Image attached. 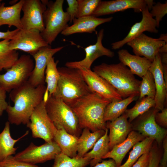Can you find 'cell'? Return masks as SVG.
Returning <instances> with one entry per match:
<instances>
[{"label":"cell","mask_w":167,"mask_h":167,"mask_svg":"<svg viewBox=\"0 0 167 167\" xmlns=\"http://www.w3.org/2000/svg\"><path fill=\"white\" fill-rule=\"evenodd\" d=\"M46 88L44 84L34 87L27 81L12 90L10 97L14 105H9L6 110L10 123L26 125L35 108L43 100Z\"/></svg>","instance_id":"obj_1"},{"label":"cell","mask_w":167,"mask_h":167,"mask_svg":"<svg viewBox=\"0 0 167 167\" xmlns=\"http://www.w3.org/2000/svg\"><path fill=\"white\" fill-rule=\"evenodd\" d=\"M111 102L97 93H91L71 107L77 118L80 128H87L92 132L105 131L107 128L104 120V112Z\"/></svg>","instance_id":"obj_2"},{"label":"cell","mask_w":167,"mask_h":167,"mask_svg":"<svg viewBox=\"0 0 167 167\" xmlns=\"http://www.w3.org/2000/svg\"><path fill=\"white\" fill-rule=\"evenodd\" d=\"M93 71L108 81L122 98L139 97L141 81L122 63L109 64L103 63L93 67Z\"/></svg>","instance_id":"obj_3"},{"label":"cell","mask_w":167,"mask_h":167,"mask_svg":"<svg viewBox=\"0 0 167 167\" xmlns=\"http://www.w3.org/2000/svg\"><path fill=\"white\" fill-rule=\"evenodd\" d=\"M58 69L59 78L52 96L71 107L82 97L92 93L79 69L66 67Z\"/></svg>","instance_id":"obj_4"},{"label":"cell","mask_w":167,"mask_h":167,"mask_svg":"<svg viewBox=\"0 0 167 167\" xmlns=\"http://www.w3.org/2000/svg\"><path fill=\"white\" fill-rule=\"evenodd\" d=\"M47 114L57 129L63 127L69 133L79 137L81 133L77 118L71 107L52 96L45 102Z\"/></svg>","instance_id":"obj_5"},{"label":"cell","mask_w":167,"mask_h":167,"mask_svg":"<svg viewBox=\"0 0 167 167\" xmlns=\"http://www.w3.org/2000/svg\"><path fill=\"white\" fill-rule=\"evenodd\" d=\"M63 0L48 1L43 15L44 26L41 34L44 41L50 45L59 33L68 26L70 17L63 9Z\"/></svg>","instance_id":"obj_6"},{"label":"cell","mask_w":167,"mask_h":167,"mask_svg":"<svg viewBox=\"0 0 167 167\" xmlns=\"http://www.w3.org/2000/svg\"><path fill=\"white\" fill-rule=\"evenodd\" d=\"M34 66L30 55H21L5 73L0 74V87L10 92L20 86L28 81Z\"/></svg>","instance_id":"obj_7"},{"label":"cell","mask_w":167,"mask_h":167,"mask_svg":"<svg viewBox=\"0 0 167 167\" xmlns=\"http://www.w3.org/2000/svg\"><path fill=\"white\" fill-rule=\"evenodd\" d=\"M61 152L57 143L54 140L45 142L40 146L30 143L29 146L14 156L16 160L27 163L35 165L54 159Z\"/></svg>","instance_id":"obj_8"},{"label":"cell","mask_w":167,"mask_h":167,"mask_svg":"<svg viewBox=\"0 0 167 167\" xmlns=\"http://www.w3.org/2000/svg\"><path fill=\"white\" fill-rule=\"evenodd\" d=\"M26 126L31 130L33 138L42 139L46 142L54 140L57 129L47 114L44 100L33 111Z\"/></svg>","instance_id":"obj_9"},{"label":"cell","mask_w":167,"mask_h":167,"mask_svg":"<svg viewBox=\"0 0 167 167\" xmlns=\"http://www.w3.org/2000/svg\"><path fill=\"white\" fill-rule=\"evenodd\" d=\"M49 45L42 37L40 32L34 29L19 30L9 43L10 49L20 50L31 55L41 48Z\"/></svg>","instance_id":"obj_10"},{"label":"cell","mask_w":167,"mask_h":167,"mask_svg":"<svg viewBox=\"0 0 167 167\" xmlns=\"http://www.w3.org/2000/svg\"><path fill=\"white\" fill-rule=\"evenodd\" d=\"M46 0H24L21 18L23 29H36L41 32L44 29L43 15L47 7Z\"/></svg>","instance_id":"obj_11"},{"label":"cell","mask_w":167,"mask_h":167,"mask_svg":"<svg viewBox=\"0 0 167 167\" xmlns=\"http://www.w3.org/2000/svg\"><path fill=\"white\" fill-rule=\"evenodd\" d=\"M104 36V29H101L97 34V39L95 44L84 48L85 52L84 58L79 61L66 62V66L79 70L83 68L91 69L92 63L98 58L104 56L113 57L115 55L114 53L102 45V40Z\"/></svg>","instance_id":"obj_12"},{"label":"cell","mask_w":167,"mask_h":167,"mask_svg":"<svg viewBox=\"0 0 167 167\" xmlns=\"http://www.w3.org/2000/svg\"><path fill=\"white\" fill-rule=\"evenodd\" d=\"M64 47L62 46L52 48L49 45L41 48L36 52L31 54L35 63L34 68L28 81L31 85L36 87L44 84L45 74L49 60Z\"/></svg>","instance_id":"obj_13"},{"label":"cell","mask_w":167,"mask_h":167,"mask_svg":"<svg viewBox=\"0 0 167 167\" xmlns=\"http://www.w3.org/2000/svg\"><path fill=\"white\" fill-rule=\"evenodd\" d=\"M86 82L92 93L98 94L111 101H120L122 98L106 79L91 69H79Z\"/></svg>","instance_id":"obj_14"},{"label":"cell","mask_w":167,"mask_h":167,"mask_svg":"<svg viewBox=\"0 0 167 167\" xmlns=\"http://www.w3.org/2000/svg\"><path fill=\"white\" fill-rule=\"evenodd\" d=\"M166 43L158 38L149 37L143 33L127 43L135 55L143 56L151 62L159 53L160 48Z\"/></svg>","instance_id":"obj_15"},{"label":"cell","mask_w":167,"mask_h":167,"mask_svg":"<svg viewBox=\"0 0 167 167\" xmlns=\"http://www.w3.org/2000/svg\"><path fill=\"white\" fill-rule=\"evenodd\" d=\"M142 13L141 20L132 26L127 35L122 40L112 43L111 45L112 49H120L144 32L155 33L158 32L156 28V21L150 14L147 6L143 10Z\"/></svg>","instance_id":"obj_16"},{"label":"cell","mask_w":167,"mask_h":167,"mask_svg":"<svg viewBox=\"0 0 167 167\" xmlns=\"http://www.w3.org/2000/svg\"><path fill=\"white\" fill-rule=\"evenodd\" d=\"M146 6L145 0H101L92 15L98 17L130 9L135 12H142Z\"/></svg>","instance_id":"obj_17"},{"label":"cell","mask_w":167,"mask_h":167,"mask_svg":"<svg viewBox=\"0 0 167 167\" xmlns=\"http://www.w3.org/2000/svg\"><path fill=\"white\" fill-rule=\"evenodd\" d=\"M143 114L136 126V130L144 137L156 140L159 144L165 138L166 130L156 122L155 116L158 110L154 108Z\"/></svg>","instance_id":"obj_18"},{"label":"cell","mask_w":167,"mask_h":167,"mask_svg":"<svg viewBox=\"0 0 167 167\" xmlns=\"http://www.w3.org/2000/svg\"><path fill=\"white\" fill-rule=\"evenodd\" d=\"M152 74L155 82L156 92L154 98L155 108L161 110L164 108L167 98V84L165 81L163 71V66L160 54L158 53L152 62L148 70Z\"/></svg>","instance_id":"obj_19"},{"label":"cell","mask_w":167,"mask_h":167,"mask_svg":"<svg viewBox=\"0 0 167 167\" xmlns=\"http://www.w3.org/2000/svg\"><path fill=\"white\" fill-rule=\"evenodd\" d=\"M113 19L112 17L101 18L93 15L76 18L73 21V24L68 26L61 34L68 36L78 33H92L96 31V28L98 26L109 22Z\"/></svg>","instance_id":"obj_20"},{"label":"cell","mask_w":167,"mask_h":167,"mask_svg":"<svg viewBox=\"0 0 167 167\" xmlns=\"http://www.w3.org/2000/svg\"><path fill=\"white\" fill-rule=\"evenodd\" d=\"M127 118L124 113L115 119L108 121L106 126L109 130V150L115 145L124 141L131 131V124Z\"/></svg>","instance_id":"obj_21"},{"label":"cell","mask_w":167,"mask_h":167,"mask_svg":"<svg viewBox=\"0 0 167 167\" xmlns=\"http://www.w3.org/2000/svg\"><path fill=\"white\" fill-rule=\"evenodd\" d=\"M144 137L135 131H131L124 141L114 146L102 159L111 158L114 161L117 167L120 166L123 159L130 150Z\"/></svg>","instance_id":"obj_22"},{"label":"cell","mask_w":167,"mask_h":167,"mask_svg":"<svg viewBox=\"0 0 167 167\" xmlns=\"http://www.w3.org/2000/svg\"><path fill=\"white\" fill-rule=\"evenodd\" d=\"M118 54L120 62L128 66L134 75L141 78L148 71L152 63L145 58L132 55L126 49H121Z\"/></svg>","instance_id":"obj_23"},{"label":"cell","mask_w":167,"mask_h":167,"mask_svg":"<svg viewBox=\"0 0 167 167\" xmlns=\"http://www.w3.org/2000/svg\"><path fill=\"white\" fill-rule=\"evenodd\" d=\"M78 138L68 133L62 127L56 129L54 134V140L59 146L61 153L71 158L77 155Z\"/></svg>","instance_id":"obj_24"},{"label":"cell","mask_w":167,"mask_h":167,"mask_svg":"<svg viewBox=\"0 0 167 167\" xmlns=\"http://www.w3.org/2000/svg\"><path fill=\"white\" fill-rule=\"evenodd\" d=\"M24 2V0H20L15 4L7 6L2 3L0 7V26L6 25L9 28L14 26L17 29H23L20 14Z\"/></svg>","instance_id":"obj_25"},{"label":"cell","mask_w":167,"mask_h":167,"mask_svg":"<svg viewBox=\"0 0 167 167\" xmlns=\"http://www.w3.org/2000/svg\"><path fill=\"white\" fill-rule=\"evenodd\" d=\"M10 124L7 121L3 130L0 133V161L15 154L17 148L14 147L15 144L29 134V131H27L17 139H13L10 134Z\"/></svg>","instance_id":"obj_26"},{"label":"cell","mask_w":167,"mask_h":167,"mask_svg":"<svg viewBox=\"0 0 167 167\" xmlns=\"http://www.w3.org/2000/svg\"><path fill=\"white\" fill-rule=\"evenodd\" d=\"M105 131L101 130L91 132L87 128H84L78 138L77 143V158L83 157L92 149L97 141L105 134Z\"/></svg>","instance_id":"obj_27"},{"label":"cell","mask_w":167,"mask_h":167,"mask_svg":"<svg viewBox=\"0 0 167 167\" xmlns=\"http://www.w3.org/2000/svg\"><path fill=\"white\" fill-rule=\"evenodd\" d=\"M108 132V129L107 128L104 135L97 141L92 150L83 156L91 160L89 164L91 167L99 163L109 151Z\"/></svg>","instance_id":"obj_28"},{"label":"cell","mask_w":167,"mask_h":167,"mask_svg":"<svg viewBox=\"0 0 167 167\" xmlns=\"http://www.w3.org/2000/svg\"><path fill=\"white\" fill-rule=\"evenodd\" d=\"M58 61L55 62L54 57L48 60L45 71V81L47 84L46 90L43 100L45 102L48 97L52 96L55 92L59 74L57 67Z\"/></svg>","instance_id":"obj_29"},{"label":"cell","mask_w":167,"mask_h":167,"mask_svg":"<svg viewBox=\"0 0 167 167\" xmlns=\"http://www.w3.org/2000/svg\"><path fill=\"white\" fill-rule=\"evenodd\" d=\"M138 97L133 96L121 100L111 101L105 109L104 116L105 121H111L121 116L125 113L128 106Z\"/></svg>","instance_id":"obj_30"},{"label":"cell","mask_w":167,"mask_h":167,"mask_svg":"<svg viewBox=\"0 0 167 167\" xmlns=\"http://www.w3.org/2000/svg\"><path fill=\"white\" fill-rule=\"evenodd\" d=\"M10 41L4 40L0 41V72L10 68L19 58V53L16 50L9 49Z\"/></svg>","instance_id":"obj_31"},{"label":"cell","mask_w":167,"mask_h":167,"mask_svg":"<svg viewBox=\"0 0 167 167\" xmlns=\"http://www.w3.org/2000/svg\"><path fill=\"white\" fill-rule=\"evenodd\" d=\"M154 140L149 138L146 137L135 144L133 147L126 161L118 167H132L142 155L150 151Z\"/></svg>","instance_id":"obj_32"},{"label":"cell","mask_w":167,"mask_h":167,"mask_svg":"<svg viewBox=\"0 0 167 167\" xmlns=\"http://www.w3.org/2000/svg\"><path fill=\"white\" fill-rule=\"evenodd\" d=\"M155 102L154 99L145 96L139 99L132 108L126 109L125 113L130 122L135 118L148 112L151 108L155 107Z\"/></svg>","instance_id":"obj_33"},{"label":"cell","mask_w":167,"mask_h":167,"mask_svg":"<svg viewBox=\"0 0 167 167\" xmlns=\"http://www.w3.org/2000/svg\"><path fill=\"white\" fill-rule=\"evenodd\" d=\"M90 161L84 157L71 158L61 152L55 156L53 167H86Z\"/></svg>","instance_id":"obj_34"},{"label":"cell","mask_w":167,"mask_h":167,"mask_svg":"<svg viewBox=\"0 0 167 167\" xmlns=\"http://www.w3.org/2000/svg\"><path fill=\"white\" fill-rule=\"evenodd\" d=\"M142 78L139 87V99L146 96L154 99L156 90L152 74L148 70Z\"/></svg>","instance_id":"obj_35"},{"label":"cell","mask_w":167,"mask_h":167,"mask_svg":"<svg viewBox=\"0 0 167 167\" xmlns=\"http://www.w3.org/2000/svg\"><path fill=\"white\" fill-rule=\"evenodd\" d=\"M78 11L76 18L90 16L97 7L100 0H77Z\"/></svg>","instance_id":"obj_36"},{"label":"cell","mask_w":167,"mask_h":167,"mask_svg":"<svg viewBox=\"0 0 167 167\" xmlns=\"http://www.w3.org/2000/svg\"><path fill=\"white\" fill-rule=\"evenodd\" d=\"M150 13L153 17H155L156 28H158L160 21L167 13V2L164 3L158 2L152 6Z\"/></svg>","instance_id":"obj_37"},{"label":"cell","mask_w":167,"mask_h":167,"mask_svg":"<svg viewBox=\"0 0 167 167\" xmlns=\"http://www.w3.org/2000/svg\"><path fill=\"white\" fill-rule=\"evenodd\" d=\"M0 167H41L18 161L12 155L9 156L0 161Z\"/></svg>","instance_id":"obj_38"},{"label":"cell","mask_w":167,"mask_h":167,"mask_svg":"<svg viewBox=\"0 0 167 167\" xmlns=\"http://www.w3.org/2000/svg\"><path fill=\"white\" fill-rule=\"evenodd\" d=\"M68 7L66 12L70 17V23H72L76 18L78 11V3L76 0H66Z\"/></svg>","instance_id":"obj_39"},{"label":"cell","mask_w":167,"mask_h":167,"mask_svg":"<svg viewBox=\"0 0 167 167\" xmlns=\"http://www.w3.org/2000/svg\"><path fill=\"white\" fill-rule=\"evenodd\" d=\"M155 119L156 122L165 127L167 126V109L164 108L161 112H157L155 116Z\"/></svg>","instance_id":"obj_40"},{"label":"cell","mask_w":167,"mask_h":167,"mask_svg":"<svg viewBox=\"0 0 167 167\" xmlns=\"http://www.w3.org/2000/svg\"><path fill=\"white\" fill-rule=\"evenodd\" d=\"M6 90L0 87V117L9 105L6 100Z\"/></svg>","instance_id":"obj_41"},{"label":"cell","mask_w":167,"mask_h":167,"mask_svg":"<svg viewBox=\"0 0 167 167\" xmlns=\"http://www.w3.org/2000/svg\"><path fill=\"white\" fill-rule=\"evenodd\" d=\"M149 151L142 155L132 167H148L149 159Z\"/></svg>","instance_id":"obj_42"},{"label":"cell","mask_w":167,"mask_h":167,"mask_svg":"<svg viewBox=\"0 0 167 167\" xmlns=\"http://www.w3.org/2000/svg\"><path fill=\"white\" fill-rule=\"evenodd\" d=\"M160 158L158 154L154 150L149 151V159L148 167H158Z\"/></svg>","instance_id":"obj_43"},{"label":"cell","mask_w":167,"mask_h":167,"mask_svg":"<svg viewBox=\"0 0 167 167\" xmlns=\"http://www.w3.org/2000/svg\"><path fill=\"white\" fill-rule=\"evenodd\" d=\"M18 29L12 31L8 30L6 32L0 31V39L11 40L19 31Z\"/></svg>","instance_id":"obj_44"},{"label":"cell","mask_w":167,"mask_h":167,"mask_svg":"<svg viewBox=\"0 0 167 167\" xmlns=\"http://www.w3.org/2000/svg\"><path fill=\"white\" fill-rule=\"evenodd\" d=\"M93 167H117L114 161L112 159L103 161L96 164Z\"/></svg>","instance_id":"obj_45"},{"label":"cell","mask_w":167,"mask_h":167,"mask_svg":"<svg viewBox=\"0 0 167 167\" xmlns=\"http://www.w3.org/2000/svg\"><path fill=\"white\" fill-rule=\"evenodd\" d=\"M163 148L164 152L163 157L161 161V165L164 167H166L167 161V140L166 137L164 140Z\"/></svg>","instance_id":"obj_46"},{"label":"cell","mask_w":167,"mask_h":167,"mask_svg":"<svg viewBox=\"0 0 167 167\" xmlns=\"http://www.w3.org/2000/svg\"><path fill=\"white\" fill-rule=\"evenodd\" d=\"M163 71L164 79L166 84H167V65L163 64Z\"/></svg>","instance_id":"obj_47"},{"label":"cell","mask_w":167,"mask_h":167,"mask_svg":"<svg viewBox=\"0 0 167 167\" xmlns=\"http://www.w3.org/2000/svg\"><path fill=\"white\" fill-rule=\"evenodd\" d=\"M161 55V54H160ZM161 60L163 64L167 65V53H161Z\"/></svg>","instance_id":"obj_48"},{"label":"cell","mask_w":167,"mask_h":167,"mask_svg":"<svg viewBox=\"0 0 167 167\" xmlns=\"http://www.w3.org/2000/svg\"><path fill=\"white\" fill-rule=\"evenodd\" d=\"M146 6L149 11H150L152 6L154 5V2L152 0H145Z\"/></svg>","instance_id":"obj_49"},{"label":"cell","mask_w":167,"mask_h":167,"mask_svg":"<svg viewBox=\"0 0 167 167\" xmlns=\"http://www.w3.org/2000/svg\"><path fill=\"white\" fill-rule=\"evenodd\" d=\"M167 43L161 47L159 49V53H167Z\"/></svg>","instance_id":"obj_50"},{"label":"cell","mask_w":167,"mask_h":167,"mask_svg":"<svg viewBox=\"0 0 167 167\" xmlns=\"http://www.w3.org/2000/svg\"><path fill=\"white\" fill-rule=\"evenodd\" d=\"M158 39L160 40L164 41L166 43H167V34H161V35Z\"/></svg>","instance_id":"obj_51"},{"label":"cell","mask_w":167,"mask_h":167,"mask_svg":"<svg viewBox=\"0 0 167 167\" xmlns=\"http://www.w3.org/2000/svg\"><path fill=\"white\" fill-rule=\"evenodd\" d=\"M2 1V0H0V7L1 6L2 3H1V2Z\"/></svg>","instance_id":"obj_52"},{"label":"cell","mask_w":167,"mask_h":167,"mask_svg":"<svg viewBox=\"0 0 167 167\" xmlns=\"http://www.w3.org/2000/svg\"><path fill=\"white\" fill-rule=\"evenodd\" d=\"M159 167H164L163 166H162V165H161Z\"/></svg>","instance_id":"obj_53"}]
</instances>
